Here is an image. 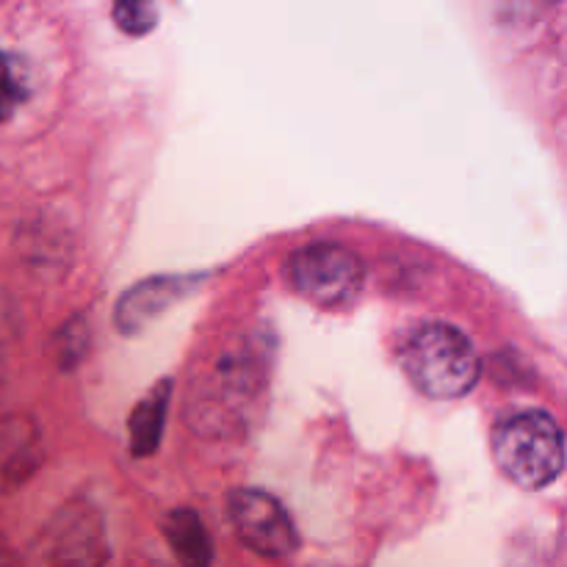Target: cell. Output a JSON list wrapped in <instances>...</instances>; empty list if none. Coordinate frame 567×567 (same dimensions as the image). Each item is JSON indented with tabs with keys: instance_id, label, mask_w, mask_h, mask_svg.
Wrapping results in <instances>:
<instances>
[{
	"instance_id": "5bb4252c",
	"label": "cell",
	"mask_w": 567,
	"mask_h": 567,
	"mask_svg": "<svg viewBox=\"0 0 567 567\" xmlns=\"http://www.w3.org/2000/svg\"><path fill=\"white\" fill-rule=\"evenodd\" d=\"M0 567H22L20 559H17L14 548H11V543L6 540L3 535H0Z\"/></svg>"
},
{
	"instance_id": "3957f363",
	"label": "cell",
	"mask_w": 567,
	"mask_h": 567,
	"mask_svg": "<svg viewBox=\"0 0 567 567\" xmlns=\"http://www.w3.org/2000/svg\"><path fill=\"white\" fill-rule=\"evenodd\" d=\"M293 291L319 308H343L360 293L365 280L363 260L343 244H308L286 266Z\"/></svg>"
},
{
	"instance_id": "8992f818",
	"label": "cell",
	"mask_w": 567,
	"mask_h": 567,
	"mask_svg": "<svg viewBox=\"0 0 567 567\" xmlns=\"http://www.w3.org/2000/svg\"><path fill=\"white\" fill-rule=\"evenodd\" d=\"M230 518L247 548L264 557H288L299 537L291 518L275 496L264 491H236L230 496Z\"/></svg>"
},
{
	"instance_id": "7a4b0ae2",
	"label": "cell",
	"mask_w": 567,
	"mask_h": 567,
	"mask_svg": "<svg viewBox=\"0 0 567 567\" xmlns=\"http://www.w3.org/2000/svg\"><path fill=\"white\" fill-rule=\"evenodd\" d=\"M493 454L504 474L526 491H543L565 468V435L543 410L509 415L493 432Z\"/></svg>"
},
{
	"instance_id": "5b68a950",
	"label": "cell",
	"mask_w": 567,
	"mask_h": 567,
	"mask_svg": "<svg viewBox=\"0 0 567 567\" xmlns=\"http://www.w3.org/2000/svg\"><path fill=\"white\" fill-rule=\"evenodd\" d=\"M109 559L103 515L81 498L64 504L48 526V540H44L48 567H109Z\"/></svg>"
},
{
	"instance_id": "8fae6325",
	"label": "cell",
	"mask_w": 567,
	"mask_h": 567,
	"mask_svg": "<svg viewBox=\"0 0 567 567\" xmlns=\"http://www.w3.org/2000/svg\"><path fill=\"white\" fill-rule=\"evenodd\" d=\"M28 100V83L14 55L0 50V122H9Z\"/></svg>"
},
{
	"instance_id": "ba28073f",
	"label": "cell",
	"mask_w": 567,
	"mask_h": 567,
	"mask_svg": "<svg viewBox=\"0 0 567 567\" xmlns=\"http://www.w3.org/2000/svg\"><path fill=\"white\" fill-rule=\"evenodd\" d=\"M39 465L37 426L25 419L0 421V480L6 485L28 480Z\"/></svg>"
},
{
	"instance_id": "30bf717a",
	"label": "cell",
	"mask_w": 567,
	"mask_h": 567,
	"mask_svg": "<svg viewBox=\"0 0 567 567\" xmlns=\"http://www.w3.org/2000/svg\"><path fill=\"white\" fill-rule=\"evenodd\" d=\"M169 393L172 382L161 380L153 391L144 396V402L133 410L127 430H131V452L136 457H147L158 449L161 435H164L166 410H169Z\"/></svg>"
},
{
	"instance_id": "277c9868",
	"label": "cell",
	"mask_w": 567,
	"mask_h": 567,
	"mask_svg": "<svg viewBox=\"0 0 567 567\" xmlns=\"http://www.w3.org/2000/svg\"><path fill=\"white\" fill-rule=\"evenodd\" d=\"M260 377L252 354L225 352L216 358L214 369L203 377L192 396V424L203 432H225V424H236L244 419V408L258 393Z\"/></svg>"
},
{
	"instance_id": "4fadbf2b",
	"label": "cell",
	"mask_w": 567,
	"mask_h": 567,
	"mask_svg": "<svg viewBox=\"0 0 567 567\" xmlns=\"http://www.w3.org/2000/svg\"><path fill=\"white\" fill-rule=\"evenodd\" d=\"M114 20L125 33L142 37V33L155 28L158 9L153 3H142V0H122V3L114 6Z\"/></svg>"
},
{
	"instance_id": "52a82bcc",
	"label": "cell",
	"mask_w": 567,
	"mask_h": 567,
	"mask_svg": "<svg viewBox=\"0 0 567 567\" xmlns=\"http://www.w3.org/2000/svg\"><path fill=\"white\" fill-rule=\"evenodd\" d=\"M194 282H197V277H155V280L131 288L120 299V305H116V324L127 336L142 330L155 316L164 313L172 302L186 297L194 288Z\"/></svg>"
},
{
	"instance_id": "6da1fadb",
	"label": "cell",
	"mask_w": 567,
	"mask_h": 567,
	"mask_svg": "<svg viewBox=\"0 0 567 567\" xmlns=\"http://www.w3.org/2000/svg\"><path fill=\"white\" fill-rule=\"evenodd\" d=\"M404 369L432 399H460L474 391L482 365L463 330L443 321L419 327L402 349Z\"/></svg>"
},
{
	"instance_id": "7c38bea8",
	"label": "cell",
	"mask_w": 567,
	"mask_h": 567,
	"mask_svg": "<svg viewBox=\"0 0 567 567\" xmlns=\"http://www.w3.org/2000/svg\"><path fill=\"white\" fill-rule=\"evenodd\" d=\"M89 349V327L83 319H70L55 332V358L59 365L72 369Z\"/></svg>"
},
{
	"instance_id": "9c48e42d",
	"label": "cell",
	"mask_w": 567,
	"mask_h": 567,
	"mask_svg": "<svg viewBox=\"0 0 567 567\" xmlns=\"http://www.w3.org/2000/svg\"><path fill=\"white\" fill-rule=\"evenodd\" d=\"M166 540L175 551L181 567H210L214 565V543L203 518L194 509H175L166 518Z\"/></svg>"
}]
</instances>
